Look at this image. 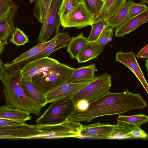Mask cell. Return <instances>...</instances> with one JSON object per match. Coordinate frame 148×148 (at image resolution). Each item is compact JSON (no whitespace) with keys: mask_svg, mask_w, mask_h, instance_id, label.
<instances>
[{"mask_svg":"<svg viewBox=\"0 0 148 148\" xmlns=\"http://www.w3.org/2000/svg\"><path fill=\"white\" fill-rule=\"evenodd\" d=\"M147 106L146 101L140 94L131 92L128 89L119 93L109 92L89 103L86 110H75L66 121L91 122L97 117L123 114L134 109L143 110Z\"/></svg>","mask_w":148,"mask_h":148,"instance_id":"cell-1","label":"cell"},{"mask_svg":"<svg viewBox=\"0 0 148 148\" xmlns=\"http://www.w3.org/2000/svg\"><path fill=\"white\" fill-rule=\"evenodd\" d=\"M21 71L8 73L2 82L6 105L8 108L29 112L39 116L42 107L28 97L23 90Z\"/></svg>","mask_w":148,"mask_h":148,"instance_id":"cell-2","label":"cell"},{"mask_svg":"<svg viewBox=\"0 0 148 148\" xmlns=\"http://www.w3.org/2000/svg\"><path fill=\"white\" fill-rule=\"evenodd\" d=\"M83 126L79 122L69 121L57 124L29 125V139L81 138L80 132Z\"/></svg>","mask_w":148,"mask_h":148,"instance_id":"cell-3","label":"cell"},{"mask_svg":"<svg viewBox=\"0 0 148 148\" xmlns=\"http://www.w3.org/2000/svg\"><path fill=\"white\" fill-rule=\"evenodd\" d=\"M75 69L59 62L47 71L34 75L31 82L38 91L45 95L66 83Z\"/></svg>","mask_w":148,"mask_h":148,"instance_id":"cell-4","label":"cell"},{"mask_svg":"<svg viewBox=\"0 0 148 148\" xmlns=\"http://www.w3.org/2000/svg\"><path fill=\"white\" fill-rule=\"evenodd\" d=\"M52 103L36 120L38 124H57L62 123L74 112L75 104L71 96L63 97Z\"/></svg>","mask_w":148,"mask_h":148,"instance_id":"cell-5","label":"cell"},{"mask_svg":"<svg viewBox=\"0 0 148 148\" xmlns=\"http://www.w3.org/2000/svg\"><path fill=\"white\" fill-rule=\"evenodd\" d=\"M112 86L111 76L107 73L97 76L94 80L73 95L75 104L81 100L89 103L110 92Z\"/></svg>","mask_w":148,"mask_h":148,"instance_id":"cell-6","label":"cell"},{"mask_svg":"<svg viewBox=\"0 0 148 148\" xmlns=\"http://www.w3.org/2000/svg\"><path fill=\"white\" fill-rule=\"evenodd\" d=\"M54 40L48 46L38 53L29 58L17 62H10L4 64L5 66L9 73L21 71L28 62L41 58L48 57L53 51L60 48L65 47L71 38L68 32L56 33Z\"/></svg>","mask_w":148,"mask_h":148,"instance_id":"cell-7","label":"cell"},{"mask_svg":"<svg viewBox=\"0 0 148 148\" xmlns=\"http://www.w3.org/2000/svg\"><path fill=\"white\" fill-rule=\"evenodd\" d=\"M95 17L88 9L84 1L78 3L64 18L60 19L64 28L76 27L81 29L91 25Z\"/></svg>","mask_w":148,"mask_h":148,"instance_id":"cell-8","label":"cell"},{"mask_svg":"<svg viewBox=\"0 0 148 148\" xmlns=\"http://www.w3.org/2000/svg\"><path fill=\"white\" fill-rule=\"evenodd\" d=\"M61 1V0H53L38 37L39 43L48 41L55 31L59 32L61 22L58 12Z\"/></svg>","mask_w":148,"mask_h":148,"instance_id":"cell-9","label":"cell"},{"mask_svg":"<svg viewBox=\"0 0 148 148\" xmlns=\"http://www.w3.org/2000/svg\"><path fill=\"white\" fill-rule=\"evenodd\" d=\"M59 62L58 60L48 57L34 60L27 63L21 70V77L31 81L34 75L47 71Z\"/></svg>","mask_w":148,"mask_h":148,"instance_id":"cell-10","label":"cell"},{"mask_svg":"<svg viewBox=\"0 0 148 148\" xmlns=\"http://www.w3.org/2000/svg\"><path fill=\"white\" fill-rule=\"evenodd\" d=\"M115 60L124 64L133 73L148 93V83L134 52H123L120 51L116 53Z\"/></svg>","mask_w":148,"mask_h":148,"instance_id":"cell-11","label":"cell"},{"mask_svg":"<svg viewBox=\"0 0 148 148\" xmlns=\"http://www.w3.org/2000/svg\"><path fill=\"white\" fill-rule=\"evenodd\" d=\"M91 81L84 82L66 83L47 94L46 96L47 103L63 97L72 96Z\"/></svg>","mask_w":148,"mask_h":148,"instance_id":"cell-12","label":"cell"},{"mask_svg":"<svg viewBox=\"0 0 148 148\" xmlns=\"http://www.w3.org/2000/svg\"><path fill=\"white\" fill-rule=\"evenodd\" d=\"M115 125L100 122L83 126L80 132L81 138H92L108 139Z\"/></svg>","mask_w":148,"mask_h":148,"instance_id":"cell-13","label":"cell"},{"mask_svg":"<svg viewBox=\"0 0 148 148\" xmlns=\"http://www.w3.org/2000/svg\"><path fill=\"white\" fill-rule=\"evenodd\" d=\"M148 20V10L135 16L128 18L116 28L115 37H123L145 23Z\"/></svg>","mask_w":148,"mask_h":148,"instance_id":"cell-14","label":"cell"},{"mask_svg":"<svg viewBox=\"0 0 148 148\" xmlns=\"http://www.w3.org/2000/svg\"><path fill=\"white\" fill-rule=\"evenodd\" d=\"M28 125L0 127V139H28Z\"/></svg>","mask_w":148,"mask_h":148,"instance_id":"cell-15","label":"cell"},{"mask_svg":"<svg viewBox=\"0 0 148 148\" xmlns=\"http://www.w3.org/2000/svg\"><path fill=\"white\" fill-rule=\"evenodd\" d=\"M95 65L92 63L88 65L75 68L68 78L66 83H75L92 81L97 76L95 75Z\"/></svg>","mask_w":148,"mask_h":148,"instance_id":"cell-16","label":"cell"},{"mask_svg":"<svg viewBox=\"0 0 148 148\" xmlns=\"http://www.w3.org/2000/svg\"><path fill=\"white\" fill-rule=\"evenodd\" d=\"M18 6L0 19V41L5 45L8 44L7 40L15 27L14 20Z\"/></svg>","mask_w":148,"mask_h":148,"instance_id":"cell-17","label":"cell"},{"mask_svg":"<svg viewBox=\"0 0 148 148\" xmlns=\"http://www.w3.org/2000/svg\"><path fill=\"white\" fill-rule=\"evenodd\" d=\"M31 118L28 112L10 108L6 105L0 106V118L25 122Z\"/></svg>","mask_w":148,"mask_h":148,"instance_id":"cell-18","label":"cell"},{"mask_svg":"<svg viewBox=\"0 0 148 148\" xmlns=\"http://www.w3.org/2000/svg\"><path fill=\"white\" fill-rule=\"evenodd\" d=\"M104 47L95 42H88L79 53L77 60L79 63L87 62L97 58L103 52Z\"/></svg>","mask_w":148,"mask_h":148,"instance_id":"cell-19","label":"cell"},{"mask_svg":"<svg viewBox=\"0 0 148 148\" xmlns=\"http://www.w3.org/2000/svg\"><path fill=\"white\" fill-rule=\"evenodd\" d=\"M127 0H105L103 5L95 21L103 17L108 19L115 15L123 6Z\"/></svg>","mask_w":148,"mask_h":148,"instance_id":"cell-20","label":"cell"},{"mask_svg":"<svg viewBox=\"0 0 148 148\" xmlns=\"http://www.w3.org/2000/svg\"><path fill=\"white\" fill-rule=\"evenodd\" d=\"M21 81L24 92L28 97L40 104L42 107L47 104L45 95L38 91L31 81L21 77Z\"/></svg>","mask_w":148,"mask_h":148,"instance_id":"cell-21","label":"cell"},{"mask_svg":"<svg viewBox=\"0 0 148 148\" xmlns=\"http://www.w3.org/2000/svg\"><path fill=\"white\" fill-rule=\"evenodd\" d=\"M88 42L87 38L81 32L77 36L71 38L68 45L67 51L72 59L77 60L79 53Z\"/></svg>","mask_w":148,"mask_h":148,"instance_id":"cell-22","label":"cell"},{"mask_svg":"<svg viewBox=\"0 0 148 148\" xmlns=\"http://www.w3.org/2000/svg\"><path fill=\"white\" fill-rule=\"evenodd\" d=\"M135 126L128 123L117 121L108 139L123 140L131 138V132Z\"/></svg>","mask_w":148,"mask_h":148,"instance_id":"cell-23","label":"cell"},{"mask_svg":"<svg viewBox=\"0 0 148 148\" xmlns=\"http://www.w3.org/2000/svg\"><path fill=\"white\" fill-rule=\"evenodd\" d=\"M134 2L128 0L120 9L108 20L109 26L114 29L125 22L129 17V9Z\"/></svg>","mask_w":148,"mask_h":148,"instance_id":"cell-24","label":"cell"},{"mask_svg":"<svg viewBox=\"0 0 148 148\" xmlns=\"http://www.w3.org/2000/svg\"><path fill=\"white\" fill-rule=\"evenodd\" d=\"M34 15L40 23H43L48 15L53 0H35Z\"/></svg>","mask_w":148,"mask_h":148,"instance_id":"cell-25","label":"cell"},{"mask_svg":"<svg viewBox=\"0 0 148 148\" xmlns=\"http://www.w3.org/2000/svg\"><path fill=\"white\" fill-rule=\"evenodd\" d=\"M108 20L100 17L95 20L91 25V29L87 38L89 42H95L102 32L108 26Z\"/></svg>","mask_w":148,"mask_h":148,"instance_id":"cell-26","label":"cell"},{"mask_svg":"<svg viewBox=\"0 0 148 148\" xmlns=\"http://www.w3.org/2000/svg\"><path fill=\"white\" fill-rule=\"evenodd\" d=\"M56 36L49 40L36 45L30 49L24 52L18 57L10 62L11 63L17 62L29 58L38 53L50 45L55 39Z\"/></svg>","mask_w":148,"mask_h":148,"instance_id":"cell-27","label":"cell"},{"mask_svg":"<svg viewBox=\"0 0 148 148\" xmlns=\"http://www.w3.org/2000/svg\"><path fill=\"white\" fill-rule=\"evenodd\" d=\"M116 119L117 121H123L135 125L140 126L147 122L148 117L146 115L141 114L127 116L119 115Z\"/></svg>","mask_w":148,"mask_h":148,"instance_id":"cell-28","label":"cell"},{"mask_svg":"<svg viewBox=\"0 0 148 148\" xmlns=\"http://www.w3.org/2000/svg\"><path fill=\"white\" fill-rule=\"evenodd\" d=\"M9 39L10 42L18 46L24 45L29 42L28 37L23 31L18 28H15L13 31Z\"/></svg>","mask_w":148,"mask_h":148,"instance_id":"cell-29","label":"cell"},{"mask_svg":"<svg viewBox=\"0 0 148 148\" xmlns=\"http://www.w3.org/2000/svg\"><path fill=\"white\" fill-rule=\"evenodd\" d=\"M78 3L77 0H62L58 12L60 19L65 17Z\"/></svg>","mask_w":148,"mask_h":148,"instance_id":"cell-30","label":"cell"},{"mask_svg":"<svg viewBox=\"0 0 148 148\" xmlns=\"http://www.w3.org/2000/svg\"><path fill=\"white\" fill-rule=\"evenodd\" d=\"M113 34V29L109 26L102 32L95 42L99 46L104 47L112 41Z\"/></svg>","mask_w":148,"mask_h":148,"instance_id":"cell-31","label":"cell"},{"mask_svg":"<svg viewBox=\"0 0 148 148\" xmlns=\"http://www.w3.org/2000/svg\"><path fill=\"white\" fill-rule=\"evenodd\" d=\"M105 0H84L88 10L96 17L99 14Z\"/></svg>","mask_w":148,"mask_h":148,"instance_id":"cell-32","label":"cell"},{"mask_svg":"<svg viewBox=\"0 0 148 148\" xmlns=\"http://www.w3.org/2000/svg\"><path fill=\"white\" fill-rule=\"evenodd\" d=\"M17 7L12 0H0V19Z\"/></svg>","mask_w":148,"mask_h":148,"instance_id":"cell-33","label":"cell"},{"mask_svg":"<svg viewBox=\"0 0 148 148\" xmlns=\"http://www.w3.org/2000/svg\"><path fill=\"white\" fill-rule=\"evenodd\" d=\"M148 10V8L145 3L134 2L129 9L128 18L135 16Z\"/></svg>","mask_w":148,"mask_h":148,"instance_id":"cell-34","label":"cell"},{"mask_svg":"<svg viewBox=\"0 0 148 148\" xmlns=\"http://www.w3.org/2000/svg\"><path fill=\"white\" fill-rule=\"evenodd\" d=\"M131 134V138L135 139H146L148 138L147 134L139 125H135L133 127Z\"/></svg>","mask_w":148,"mask_h":148,"instance_id":"cell-35","label":"cell"},{"mask_svg":"<svg viewBox=\"0 0 148 148\" xmlns=\"http://www.w3.org/2000/svg\"><path fill=\"white\" fill-rule=\"evenodd\" d=\"M25 123V122L17 121L0 118V127L21 125Z\"/></svg>","mask_w":148,"mask_h":148,"instance_id":"cell-36","label":"cell"},{"mask_svg":"<svg viewBox=\"0 0 148 148\" xmlns=\"http://www.w3.org/2000/svg\"><path fill=\"white\" fill-rule=\"evenodd\" d=\"M89 103L85 100H81L75 104V110L83 111L86 110L88 107Z\"/></svg>","mask_w":148,"mask_h":148,"instance_id":"cell-37","label":"cell"},{"mask_svg":"<svg viewBox=\"0 0 148 148\" xmlns=\"http://www.w3.org/2000/svg\"><path fill=\"white\" fill-rule=\"evenodd\" d=\"M7 71L0 58V80L2 82L8 75Z\"/></svg>","mask_w":148,"mask_h":148,"instance_id":"cell-38","label":"cell"},{"mask_svg":"<svg viewBox=\"0 0 148 148\" xmlns=\"http://www.w3.org/2000/svg\"><path fill=\"white\" fill-rule=\"evenodd\" d=\"M148 44H147L136 54V56L138 58H148Z\"/></svg>","mask_w":148,"mask_h":148,"instance_id":"cell-39","label":"cell"},{"mask_svg":"<svg viewBox=\"0 0 148 148\" xmlns=\"http://www.w3.org/2000/svg\"><path fill=\"white\" fill-rule=\"evenodd\" d=\"M5 45L3 44L0 41V56L1 54L3 52Z\"/></svg>","mask_w":148,"mask_h":148,"instance_id":"cell-40","label":"cell"},{"mask_svg":"<svg viewBox=\"0 0 148 148\" xmlns=\"http://www.w3.org/2000/svg\"><path fill=\"white\" fill-rule=\"evenodd\" d=\"M141 2L144 3H147L148 2V0H142Z\"/></svg>","mask_w":148,"mask_h":148,"instance_id":"cell-41","label":"cell"},{"mask_svg":"<svg viewBox=\"0 0 148 148\" xmlns=\"http://www.w3.org/2000/svg\"><path fill=\"white\" fill-rule=\"evenodd\" d=\"M77 0L78 2H79L82 1H84V0Z\"/></svg>","mask_w":148,"mask_h":148,"instance_id":"cell-42","label":"cell"},{"mask_svg":"<svg viewBox=\"0 0 148 148\" xmlns=\"http://www.w3.org/2000/svg\"><path fill=\"white\" fill-rule=\"evenodd\" d=\"M34 0H30V3H32L33 2Z\"/></svg>","mask_w":148,"mask_h":148,"instance_id":"cell-43","label":"cell"}]
</instances>
